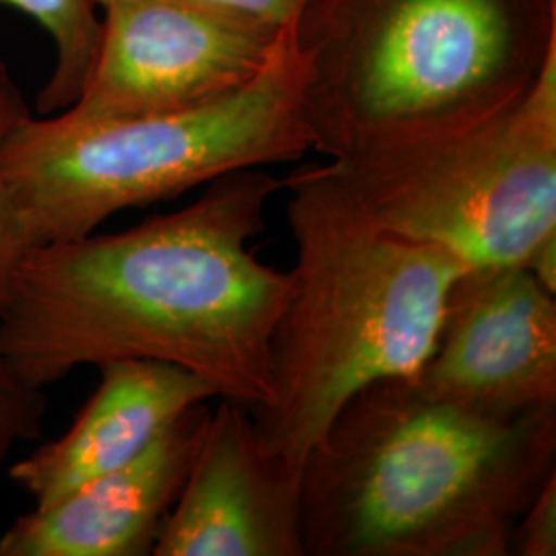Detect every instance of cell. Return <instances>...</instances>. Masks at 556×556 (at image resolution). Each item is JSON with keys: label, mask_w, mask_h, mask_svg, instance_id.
Instances as JSON below:
<instances>
[{"label": "cell", "mask_w": 556, "mask_h": 556, "mask_svg": "<svg viewBox=\"0 0 556 556\" xmlns=\"http://www.w3.org/2000/svg\"><path fill=\"white\" fill-rule=\"evenodd\" d=\"M381 229L470 268L523 266L556 233V56L489 118L328 163Z\"/></svg>", "instance_id": "8992f818"}, {"label": "cell", "mask_w": 556, "mask_h": 556, "mask_svg": "<svg viewBox=\"0 0 556 556\" xmlns=\"http://www.w3.org/2000/svg\"><path fill=\"white\" fill-rule=\"evenodd\" d=\"M523 266L546 291L556 295V233L542 239Z\"/></svg>", "instance_id": "e0dca14e"}, {"label": "cell", "mask_w": 556, "mask_h": 556, "mask_svg": "<svg viewBox=\"0 0 556 556\" xmlns=\"http://www.w3.org/2000/svg\"><path fill=\"white\" fill-rule=\"evenodd\" d=\"M93 68L66 116L112 119L220 100L258 77L285 25L202 0L101 4Z\"/></svg>", "instance_id": "52a82bcc"}, {"label": "cell", "mask_w": 556, "mask_h": 556, "mask_svg": "<svg viewBox=\"0 0 556 556\" xmlns=\"http://www.w3.org/2000/svg\"><path fill=\"white\" fill-rule=\"evenodd\" d=\"M38 21L56 48V64L36 100V116H54L79 100L101 38L96 0H0Z\"/></svg>", "instance_id": "7c38bea8"}, {"label": "cell", "mask_w": 556, "mask_h": 556, "mask_svg": "<svg viewBox=\"0 0 556 556\" xmlns=\"http://www.w3.org/2000/svg\"><path fill=\"white\" fill-rule=\"evenodd\" d=\"M98 4H105L110 0H96ZM202 2H215V4H227V7H236L243 9L250 13L262 15L266 20L277 21L280 25L295 20L301 9L309 2V0H202Z\"/></svg>", "instance_id": "2e32d148"}, {"label": "cell", "mask_w": 556, "mask_h": 556, "mask_svg": "<svg viewBox=\"0 0 556 556\" xmlns=\"http://www.w3.org/2000/svg\"><path fill=\"white\" fill-rule=\"evenodd\" d=\"M293 40L330 160L489 118L556 56V0H309Z\"/></svg>", "instance_id": "277c9868"}, {"label": "cell", "mask_w": 556, "mask_h": 556, "mask_svg": "<svg viewBox=\"0 0 556 556\" xmlns=\"http://www.w3.org/2000/svg\"><path fill=\"white\" fill-rule=\"evenodd\" d=\"M46 410L43 388L25 381L0 358V466L20 443L40 438Z\"/></svg>", "instance_id": "5bb4252c"}, {"label": "cell", "mask_w": 556, "mask_h": 556, "mask_svg": "<svg viewBox=\"0 0 556 556\" xmlns=\"http://www.w3.org/2000/svg\"><path fill=\"white\" fill-rule=\"evenodd\" d=\"M206 186L126 231L38 245L0 312V358L43 390L77 367L151 358L248 410L268 406L293 278L260 262L250 241L282 179L252 167Z\"/></svg>", "instance_id": "6da1fadb"}, {"label": "cell", "mask_w": 556, "mask_h": 556, "mask_svg": "<svg viewBox=\"0 0 556 556\" xmlns=\"http://www.w3.org/2000/svg\"><path fill=\"white\" fill-rule=\"evenodd\" d=\"M556 408L493 417L381 379L351 397L307 457L305 556H507L556 475Z\"/></svg>", "instance_id": "7a4b0ae2"}, {"label": "cell", "mask_w": 556, "mask_h": 556, "mask_svg": "<svg viewBox=\"0 0 556 556\" xmlns=\"http://www.w3.org/2000/svg\"><path fill=\"white\" fill-rule=\"evenodd\" d=\"M155 556H305L303 470L277 456L252 413L219 397Z\"/></svg>", "instance_id": "9c48e42d"}, {"label": "cell", "mask_w": 556, "mask_h": 556, "mask_svg": "<svg viewBox=\"0 0 556 556\" xmlns=\"http://www.w3.org/2000/svg\"><path fill=\"white\" fill-rule=\"evenodd\" d=\"M208 417L206 402L190 408L132 462L34 505L0 536V556L153 555Z\"/></svg>", "instance_id": "30bf717a"}, {"label": "cell", "mask_w": 556, "mask_h": 556, "mask_svg": "<svg viewBox=\"0 0 556 556\" xmlns=\"http://www.w3.org/2000/svg\"><path fill=\"white\" fill-rule=\"evenodd\" d=\"M293 21L266 68L227 98L130 118L23 119L7 142L4 174L36 243L85 238L119 211L239 169L301 160L312 137Z\"/></svg>", "instance_id": "5b68a950"}, {"label": "cell", "mask_w": 556, "mask_h": 556, "mask_svg": "<svg viewBox=\"0 0 556 556\" xmlns=\"http://www.w3.org/2000/svg\"><path fill=\"white\" fill-rule=\"evenodd\" d=\"M511 555H556V475L548 478L517 519Z\"/></svg>", "instance_id": "9a60e30c"}, {"label": "cell", "mask_w": 556, "mask_h": 556, "mask_svg": "<svg viewBox=\"0 0 556 556\" xmlns=\"http://www.w3.org/2000/svg\"><path fill=\"white\" fill-rule=\"evenodd\" d=\"M429 392L493 417L556 408V295L526 266L468 268L418 371Z\"/></svg>", "instance_id": "ba28073f"}, {"label": "cell", "mask_w": 556, "mask_h": 556, "mask_svg": "<svg viewBox=\"0 0 556 556\" xmlns=\"http://www.w3.org/2000/svg\"><path fill=\"white\" fill-rule=\"evenodd\" d=\"M31 114L34 112L29 110L17 80L11 75L9 64L0 60V312L11 298L21 266L38 248L4 174L7 142L21 122Z\"/></svg>", "instance_id": "4fadbf2b"}, {"label": "cell", "mask_w": 556, "mask_h": 556, "mask_svg": "<svg viewBox=\"0 0 556 556\" xmlns=\"http://www.w3.org/2000/svg\"><path fill=\"white\" fill-rule=\"evenodd\" d=\"M282 190L293 289L273 337V400L250 413L264 443L303 470L351 397L422 369L450 289L470 266L378 227L328 163L299 167Z\"/></svg>", "instance_id": "3957f363"}, {"label": "cell", "mask_w": 556, "mask_h": 556, "mask_svg": "<svg viewBox=\"0 0 556 556\" xmlns=\"http://www.w3.org/2000/svg\"><path fill=\"white\" fill-rule=\"evenodd\" d=\"M100 371V386L73 425L9 470L34 505L132 462L190 408L217 397L192 371L161 361L118 358Z\"/></svg>", "instance_id": "8fae6325"}]
</instances>
